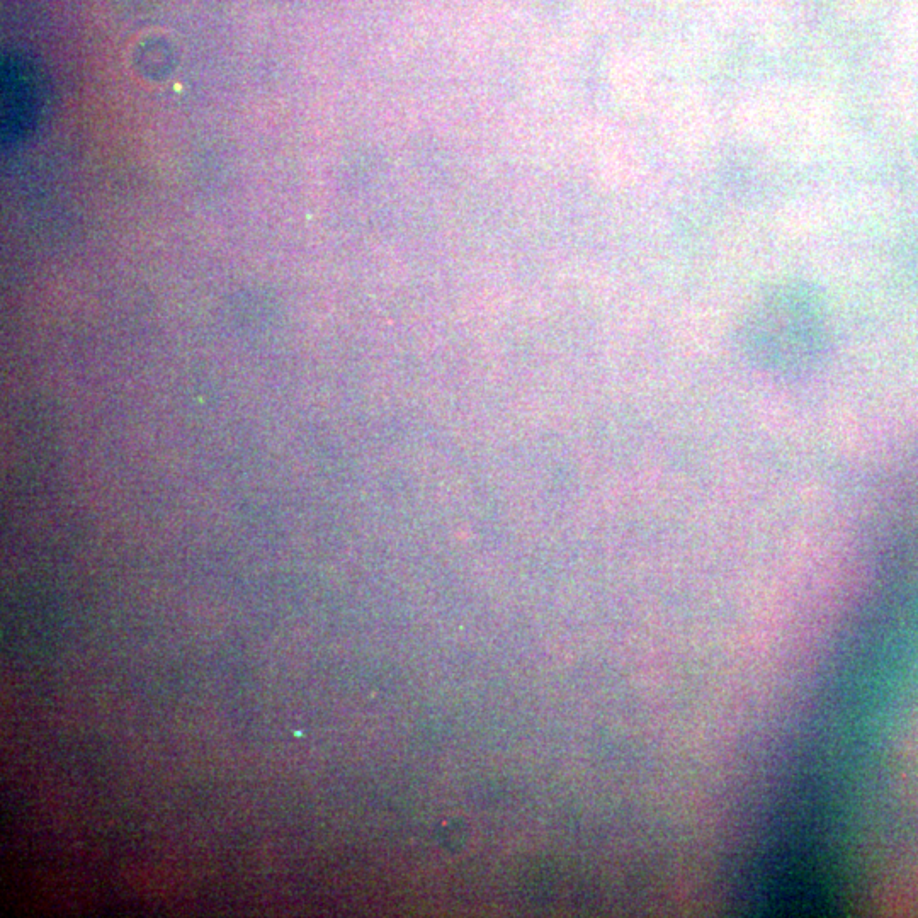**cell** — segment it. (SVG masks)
Returning <instances> with one entry per match:
<instances>
[{"label":"cell","mask_w":918,"mask_h":918,"mask_svg":"<svg viewBox=\"0 0 918 918\" xmlns=\"http://www.w3.org/2000/svg\"><path fill=\"white\" fill-rule=\"evenodd\" d=\"M45 80L33 63L6 60L2 74V142L16 145L38 125L45 106Z\"/></svg>","instance_id":"6da1fadb"}]
</instances>
